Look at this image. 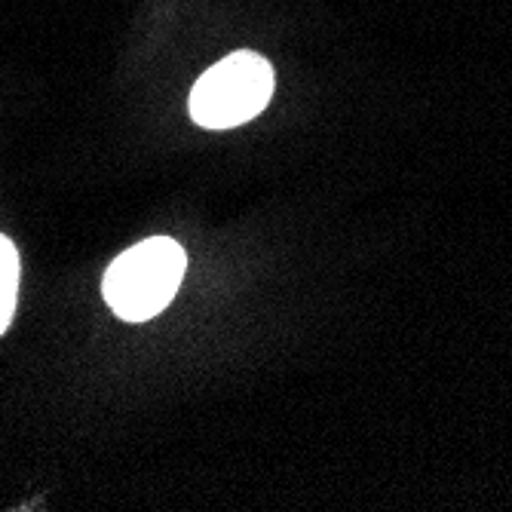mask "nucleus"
<instances>
[{"label": "nucleus", "mask_w": 512, "mask_h": 512, "mask_svg": "<svg viewBox=\"0 0 512 512\" xmlns=\"http://www.w3.org/2000/svg\"><path fill=\"white\" fill-rule=\"evenodd\" d=\"M184 249L172 237H148L117 255L105 273V301L126 322L154 319L175 298L184 279Z\"/></svg>", "instance_id": "1"}, {"label": "nucleus", "mask_w": 512, "mask_h": 512, "mask_svg": "<svg viewBox=\"0 0 512 512\" xmlns=\"http://www.w3.org/2000/svg\"><path fill=\"white\" fill-rule=\"evenodd\" d=\"M273 68L258 53H234L212 65L191 89V117L206 129H234L267 108Z\"/></svg>", "instance_id": "2"}, {"label": "nucleus", "mask_w": 512, "mask_h": 512, "mask_svg": "<svg viewBox=\"0 0 512 512\" xmlns=\"http://www.w3.org/2000/svg\"><path fill=\"white\" fill-rule=\"evenodd\" d=\"M19 252L10 237L0 234V335L10 329L19 298Z\"/></svg>", "instance_id": "3"}]
</instances>
